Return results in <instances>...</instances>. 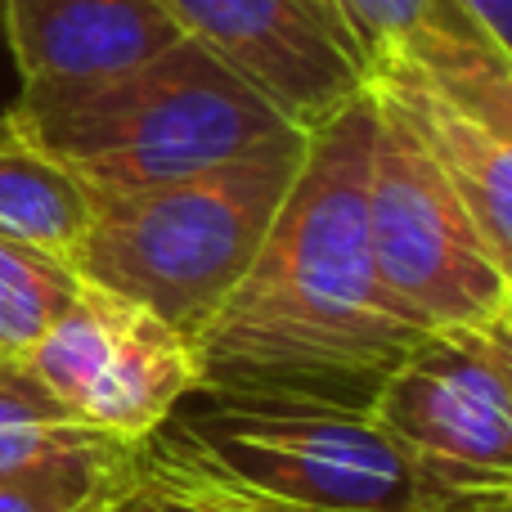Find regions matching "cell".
<instances>
[{
  "instance_id": "cell-7",
  "label": "cell",
  "mask_w": 512,
  "mask_h": 512,
  "mask_svg": "<svg viewBox=\"0 0 512 512\" xmlns=\"http://www.w3.org/2000/svg\"><path fill=\"white\" fill-rule=\"evenodd\" d=\"M364 414L432 499L512 495V400L463 328L423 337L382 378Z\"/></svg>"
},
{
  "instance_id": "cell-17",
  "label": "cell",
  "mask_w": 512,
  "mask_h": 512,
  "mask_svg": "<svg viewBox=\"0 0 512 512\" xmlns=\"http://www.w3.org/2000/svg\"><path fill=\"white\" fill-rule=\"evenodd\" d=\"M131 490L140 495V504L149 508V512H239V508L225 504V499H216V495H207V490H198V486H189V481L162 472L158 463L144 459L140 445H135Z\"/></svg>"
},
{
  "instance_id": "cell-15",
  "label": "cell",
  "mask_w": 512,
  "mask_h": 512,
  "mask_svg": "<svg viewBox=\"0 0 512 512\" xmlns=\"http://www.w3.org/2000/svg\"><path fill=\"white\" fill-rule=\"evenodd\" d=\"M117 436L72 418L18 360H0V472L41 463L50 454L95 450Z\"/></svg>"
},
{
  "instance_id": "cell-23",
  "label": "cell",
  "mask_w": 512,
  "mask_h": 512,
  "mask_svg": "<svg viewBox=\"0 0 512 512\" xmlns=\"http://www.w3.org/2000/svg\"><path fill=\"white\" fill-rule=\"evenodd\" d=\"M504 319H508V324H512V297H508V306H504Z\"/></svg>"
},
{
  "instance_id": "cell-21",
  "label": "cell",
  "mask_w": 512,
  "mask_h": 512,
  "mask_svg": "<svg viewBox=\"0 0 512 512\" xmlns=\"http://www.w3.org/2000/svg\"><path fill=\"white\" fill-rule=\"evenodd\" d=\"M99 512H144V504H140V499H135V490H131V486H126V490H122V495H117V499H113V504H104V508H99Z\"/></svg>"
},
{
  "instance_id": "cell-20",
  "label": "cell",
  "mask_w": 512,
  "mask_h": 512,
  "mask_svg": "<svg viewBox=\"0 0 512 512\" xmlns=\"http://www.w3.org/2000/svg\"><path fill=\"white\" fill-rule=\"evenodd\" d=\"M459 5L512 54V0H459Z\"/></svg>"
},
{
  "instance_id": "cell-12",
  "label": "cell",
  "mask_w": 512,
  "mask_h": 512,
  "mask_svg": "<svg viewBox=\"0 0 512 512\" xmlns=\"http://www.w3.org/2000/svg\"><path fill=\"white\" fill-rule=\"evenodd\" d=\"M378 63H400L414 77H423L436 95L454 108L477 117L495 135L512 140V54L477 18L459 27H432L405 41L400 50L382 54Z\"/></svg>"
},
{
  "instance_id": "cell-24",
  "label": "cell",
  "mask_w": 512,
  "mask_h": 512,
  "mask_svg": "<svg viewBox=\"0 0 512 512\" xmlns=\"http://www.w3.org/2000/svg\"><path fill=\"white\" fill-rule=\"evenodd\" d=\"M135 499H140V495H135ZM144 512H149V508H144Z\"/></svg>"
},
{
  "instance_id": "cell-18",
  "label": "cell",
  "mask_w": 512,
  "mask_h": 512,
  "mask_svg": "<svg viewBox=\"0 0 512 512\" xmlns=\"http://www.w3.org/2000/svg\"><path fill=\"white\" fill-rule=\"evenodd\" d=\"M140 454H144L149 463H158L162 472H171V477H180V481H189V486L207 490V495L225 499V504L239 508V512H288V508H270V504H252V499H239V495H230V490H221V486H207V481H198V477H189V472H180L176 463L158 459V454H153L144 441H140ZM414 512H512V495H445V499H432V504H423V508H414Z\"/></svg>"
},
{
  "instance_id": "cell-1",
  "label": "cell",
  "mask_w": 512,
  "mask_h": 512,
  "mask_svg": "<svg viewBox=\"0 0 512 512\" xmlns=\"http://www.w3.org/2000/svg\"><path fill=\"white\" fill-rule=\"evenodd\" d=\"M369 149L373 95L364 86L306 131L297 176L252 265L198 328V391L364 414L382 378L423 342L373 270Z\"/></svg>"
},
{
  "instance_id": "cell-6",
  "label": "cell",
  "mask_w": 512,
  "mask_h": 512,
  "mask_svg": "<svg viewBox=\"0 0 512 512\" xmlns=\"http://www.w3.org/2000/svg\"><path fill=\"white\" fill-rule=\"evenodd\" d=\"M18 364L72 418L131 445L158 432L171 409L203 387L194 337L86 279Z\"/></svg>"
},
{
  "instance_id": "cell-3",
  "label": "cell",
  "mask_w": 512,
  "mask_h": 512,
  "mask_svg": "<svg viewBox=\"0 0 512 512\" xmlns=\"http://www.w3.org/2000/svg\"><path fill=\"white\" fill-rule=\"evenodd\" d=\"M301 149L306 131H292L185 180L90 189V225L72 270L198 337L252 265L297 176Z\"/></svg>"
},
{
  "instance_id": "cell-8",
  "label": "cell",
  "mask_w": 512,
  "mask_h": 512,
  "mask_svg": "<svg viewBox=\"0 0 512 512\" xmlns=\"http://www.w3.org/2000/svg\"><path fill=\"white\" fill-rule=\"evenodd\" d=\"M180 36L212 50L221 63L274 99L297 131L333 117L369 86L333 23L310 0H158Z\"/></svg>"
},
{
  "instance_id": "cell-14",
  "label": "cell",
  "mask_w": 512,
  "mask_h": 512,
  "mask_svg": "<svg viewBox=\"0 0 512 512\" xmlns=\"http://www.w3.org/2000/svg\"><path fill=\"white\" fill-rule=\"evenodd\" d=\"M77 292L81 274L72 261L0 239V360H23Z\"/></svg>"
},
{
  "instance_id": "cell-19",
  "label": "cell",
  "mask_w": 512,
  "mask_h": 512,
  "mask_svg": "<svg viewBox=\"0 0 512 512\" xmlns=\"http://www.w3.org/2000/svg\"><path fill=\"white\" fill-rule=\"evenodd\" d=\"M463 333H468L472 346L490 360V369L499 373V382H504V391L512 400V324L499 315V319H490V324H481V328H463Z\"/></svg>"
},
{
  "instance_id": "cell-16",
  "label": "cell",
  "mask_w": 512,
  "mask_h": 512,
  "mask_svg": "<svg viewBox=\"0 0 512 512\" xmlns=\"http://www.w3.org/2000/svg\"><path fill=\"white\" fill-rule=\"evenodd\" d=\"M328 9H333V18H337V27H342L346 45L355 50V59L364 63V72H369L382 54L414 41L418 32L459 27L472 18L459 0H328Z\"/></svg>"
},
{
  "instance_id": "cell-9",
  "label": "cell",
  "mask_w": 512,
  "mask_h": 512,
  "mask_svg": "<svg viewBox=\"0 0 512 512\" xmlns=\"http://www.w3.org/2000/svg\"><path fill=\"white\" fill-rule=\"evenodd\" d=\"M23 86L99 81L180 41L158 0H0Z\"/></svg>"
},
{
  "instance_id": "cell-13",
  "label": "cell",
  "mask_w": 512,
  "mask_h": 512,
  "mask_svg": "<svg viewBox=\"0 0 512 512\" xmlns=\"http://www.w3.org/2000/svg\"><path fill=\"white\" fill-rule=\"evenodd\" d=\"M135 477V445L108 441L95 450L50 454L0 472V512H99Z\"/></svg>"
},
{
  "instance_id": "cell-22",
  "label": "cell",
  "mask_w": 512,
  "mask_h": 512,
  "mask_svg": "<svg viewBox=\"0 0 512 512\" xmlns=\"http://www.w3.org/2000/svg\"><path fill=\"white\" fill-rule=\"evenodd\" d=\"M310 5H315V9H319V14H324V18H328V23H333V27H337V18H333V9H328V0H310ZM337 32H342V27H337ZM342 41H346V36H342Z\"/></svg>"
},
{
  "instance_id": "cell-5",
  "label": "cell",
  "mask_w": 512,
  "mask_h": 512,
  "mask_svg": "<svg viewBox=\"0 0 512 512\" xmlns=\"http://www.w3.org/2000/svg\"><path fill=\"white\" fill-rule=\"evenodd\" d=\"M373 95L369 149V252L391 306L423 337L481 328L504 315L512 288L495 270L454 185L405 117Z\"/></svg>"
},
{
  "instance_id": "cell-10",
  "label": "cell",
  "mask_w": 512,
  "mask_h": 512,
  "mask_svg": "<svg viewBox=\"0 0 512 512\" xmlns=\"http://www.w3.org/2000/svg\"><path fill=\"white\" fill-rule=\"evenodd\" d=\"M369 90H378L405 117L409 131L423 140V149L454 185L463 212L477 225L495 270L512 288V140L481 126L463 108H454L450 99L436 95L423 77H414L400 63H373Z\"/></svg>"
},
{
  "instance_id": "cell-2",
  "label": "cell",
  "mask_w": 512,
  "mask_h": 512,
  "mask_svg": "<svg viewBox=\"0 0 512 512\" xmlns=\"http://www.w3.org/2000/svg\"><path fill=\"white\" fill-rule=\"evenodd\" d=\"M5 126L90 189L185 180L297 131L270 95L189 36L113 77L23 86Z\"/></svg>"
},
{
  "instance_id": "cell-4",
  "label": "cell",
  "mask_w": 512,
  "mask_h": 512,
  "mask_svg": "<svg viewBox=\"0 0 512 512\" xmlns=\"http://www.w3.org/2000/svg\"><path fill=\"white\" fill-rule=\"evenodd\" d=\"M144 445L207 486L288 512H414L432 504L405 454L355 409L194 391Z\"/></svg>"
},
{
  "instance_id": "cell-11",
  "label": "cell",
  "mask_w": 512,
  "mask_h": 512,
  "mask_svg": "<svg viewBox=\"0 0 512 512\" xmlns=\"http://www.w3.org/2000/svg\"><path fill=\"white\" fill-rule=\"evenodd\" d=\"M86 225V180L0 122V239L72 261Z\"/></svg>"
}]
</instances>
